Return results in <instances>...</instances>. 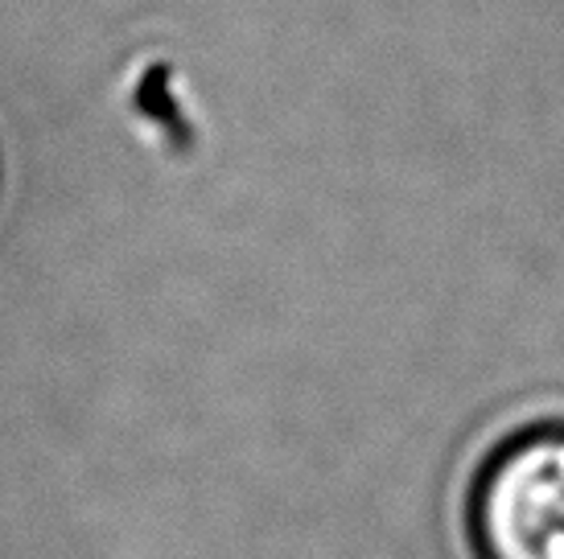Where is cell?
Masks as SVG:
<instances>
[{
	"instance_id": "6da1fadb",
	"label": "cell",
	"mask_w": 564,
	"mask_h": 559,
	"mask_svg": "<svg viewBox=\"0 0 564 559\" xmlns=\"http://www.w3.org/2000/svg\"><path fill=\"white\" fill-rule=\"evenodd\" d=\"M470 559H564V416H535L482 449L462 494Z\"/></svg>"
}]
</instances>
